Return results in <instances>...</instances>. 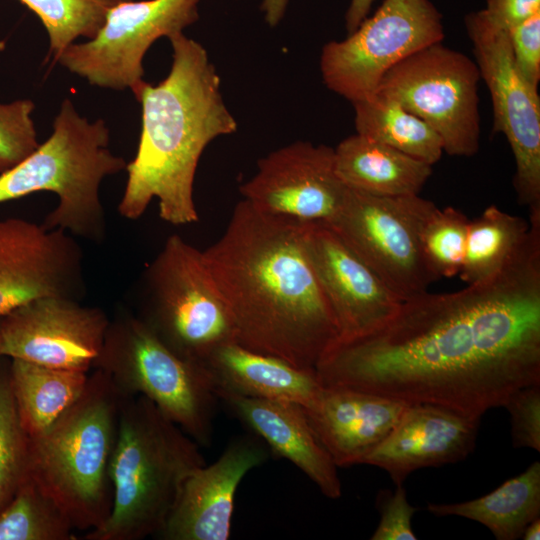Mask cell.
Masks as SVG:
<instances>
[{"mask_svg": "<svg viewBox=\"0 0 540 540\" xmlns=\"http://www.w3.org/2000/svg\"><path fill=\"white\" fill-rule=\"evenodd\" d=\"M498 274L403 300L373 330L337 339L315 366L324 387L480 419L518 388L540 383V218Z\"/></svg>", "mask_w": 540, "mask_h": 540, "instance_id": "6da1fadb", "label": "cell"}, {"mask_svg": "<svg viewBox=\"0 0 540 540\" xmlns=\"http://www.w3.org/2000/svg\"><path fill=\"white\" fill-rule=\"evenodd\" d=\"M305 225L242 200L221 237L203 254L236 342L315 369L339 332L306 253Z\"/></svg>", "mask_w": 540, "mask_h": 540, "instance_id": "7a4b0ae2", "label": "cell"}, {"mask_svg": "<svg viewBox=\"0 0 540 540\" xmlns=\"http://www.w3.org/2000/svg\"><path fill=\"white\" fill-rule=\"evenodd\" d=\"M168 39L167 77L156 85L143 80L132 90L141 104L142 125L118 211L136 220L156 198L162 220L185 225L198 220L193 184L203 151L217 137L234 133L237 122L206 49L183 32Z\"/></svg>", "mask_w": 540, "mask_h": 540, "instance_id": "3957f363", "label": "cell"}, {"mask_svg": "<svg viewBox=\"0 0 540 540\" xmlns=\"http://www.w3.org/2000/svg\"><path fill=\"white\" fill-rule=\"evenodd\" d=\"M205 464L199 444L142 395L127 396L110 463L113 503L84 540H142L164 527L186 478Z\"/></svg>", "mask_w": 540, "mask_h": 540, "instance_id": "277c9868", "label": "cell"}, {"mask_svg": "<svg viewBox=\"0 0 540 540\" xmlns=\"http://www.w3.org/2000/svg\"><path fill=\"white\" fill-rule=\"evenodd\" d=\"M126 397L94 369L77 401L47 429L28 436L30 475L77 530L100 527L111 512L110 463Z\"/></svg>", "mask_w": 540, "mask_h": 540, "instance_id": "5b68a950", "label": "cell"}, {"mask_svg": "<svg viewBox=\"0 0 540 540\" xmlns=\"http://www.w3.org/2000/svg\"><path fill=\"white\" fill-rule=\"evenodd\" d=\"M103 119L90 122L70 99H64L49 138L12 169L0 174V203L48 191L58 203L41 223L89 242L101 243L107 232L100 185L126 170L127 162L109 147Z\"/></svg>", "mask_w": 540, "mask_h": 540, "instance_id": "8992f818", "label": "cell"}, {"mask_svg": "<svg viewBox=\"0 0 540 540\" xmlns=\"http://www.w3.org/2000/svg\"><path fill=\"white\" fill-rule=\"evenodd\" d=\"M93 369L125 395L149 399L199 445L210 443L219 399L206 369L170 349L132 310L110 318Z\"/></svg>", "mask_w": 540, "mask_h": 540, "instance_id": "52a82bcc", "label": "cell"}, {"mask_svg": "<svg viewBox=\"0 0 540 540\" xmlns=\"http://www.w3.org/2000/svg\"><path fill=\"white\" fill-rule=\"evenodd\" d=\"M133 312L170 349L202 364L236 342L234 325L203 251L171 235L144 269Z\"/></svg>", "mask_w": 540, "mask_h": 540, "instance_id": "ba28073f", "label": "cell"}, {"mask_svg": "<svg viewBox=\"0 0 540 540\" xmlns=\"http://www.w3.org/2000/svg\"><path fill=\"white\" fill-rule=\"evenodd\" d=\"M436 205L418 195L378 196L348 188L329 223L402 301L439 278L424 255L421 231Z\"/></svg>", "mask_w": 540, "mask_h": 540, "instance_id": "9c48e42d", "label": "cell"}, {"mask_svg": "<svg viewBox=\"0 0 540 540\" xmlns=\"http://www.w3.org/2000/svg\"><path fill=\"white\" fill-rule=\"evenodd\" d=\"M480 80L474 60L438 42L391 68L376 93L425 121L440 136L444 152L471 157L480 147Z\"/></svg>", "mask_w": 540, "mask_h": 540, "instance_id": "30bf717a", "label": "cell"}, {"mask_svg": "<svg viewBox=\"0 0 540 540\" xmlns=\"http://www.w3.org/2000/svg\"><path fill=\"white\" fill-rule=\"evenodd\" d=\"M443 39L442 15L430 0H384L348 37L324 45L323 81L351 103L367 99L391 68Z\"/></svg>", "mask_w": 540, "mask_h": 540, "instance_id": "8fae6325", "label": "cell"}, {"mask_svg": "<svg viewBox=\"0 0 540 540\" xmlns=\"http://www.w3.org/2000/svg\"><path fill=\"white\" fill-rule=\"evenodd\" d=\"M480 78L493 106V132L502 133L512 150L513 185L529 216L540 215V97L517 68L508 30L490 22L481 10L465 16Z\"/></svg>", "mask_w": 540, "mask_h": 540, "instance_id": "7c38bea8", "label": "cell"}, {"mask_svg": "<svg viewBox=\"0 0 540 540\" xmlns=\"http://www.w3.org/2000/svg\"><path fill=\"white\" fill-rule=\"evenodd\" d=\"M199 1L122 2L109 12L94 38L71 44L54 60L91 85L132 91L143 81V58L150 46L196 22Z\"/></svg>", "mask_w": 540, "mask_h": 540, "instance_id": "4fadbf2b", "label": "cell"}, {"mask_svg": "<svg viewBox=\"0 0 540 540\" xmlns=\"http://www.w3.org/2000/svg\"><path fill=\"white\" fill-rule=\"evenodd\" d=\"M110 318L99 307L66 297H42L0 317V357L89 372Z\"/></svg>", "mask_w": 540, "mask_h": 540, "instance_id": "5bb4252c", "label": "cell"}, {"mask_svg": "<svg viewBox=\"0 0 540 540\" xmlns=\"http://www.w3.org/2000/svg\"><path fill=\"white\" fill-rule=\"evenodd\" d=\"M83 253L74 236L22 218L0 219V317L42 297L82 301Z\"/></svg>", "mask_w": 540, "mask_h": 540, "instance_id": "9a60e30c", "label": "cell"}, {"mask_svg": "<svg viewBox=\"0 0 540 540\" xmlns=\"http://www.w3.org/2000/svg\"><path fill=\"white\" fill-rule=\"evenodd\" d=\"M257 167L240 192L268 214L330 223L348 191L336 171L334 148L326 145L297 141L263 157Z\"/></svg>", "mask_w": 540, "mask_h": 540, "instance_id": "2e32d148", "label": "cell"}, {"mask_svg": "<svg viewBox=\"0 0 540 540\" xmlns=\"http://www.w3.org/2000/svg\"><path fill=\"white\" fill-rule=\"evenodd\" d=\"M309 262L337 324L338 339L367 333L390 318L402 300L327 222H306Z\"/></svg>", "mask_w": 540, "mask_h": 540, "instance_id": "e0dca14e", "label": "cell"}, {"mask_svg": "<svg viewBox=\"0 0 540 540\" xmlns=\"http://www.w3.org/2000/svg\"><path fill=\"white\" fill-rule=\"evenodd\" d=\"M268 450L250 435L232 440L213 463L195 469L156 538L227 540L231 536L235 495L244 476L263 464Z\"/></svg>", "mask_w": 540, "mask_h": 540, "instance_id": "ac0fdd59", "label": "cell"}, {"mask_svg": "<svg viewBox=\"0 0 540 540\" xmlns=\"http://www.w3.org/2000/svg\"><path fill=\"white\" fill-rule=\"evenodd\" d=\"M480 419L428 403L408 404L388 436L360 464L385 470L396 485L413 471L465 459L476 444Z\"/></svg>", "mask_w": 540, "mask_h": 540, "instance_id": "d6986e66", "label": "cell"}, {"mask_svg": "<svg viewBox=\"0 0 540 540\" xmlns=\"http://www.w3.org/2000/svg\"><path fill=\"white\" fill-rule=\"evenodd\" d=\"M408 403L345 387H324L302 407L337 467L361 460L393 430Z\"/></svg>", "mask_w": 540, "mask_h": 540, "instance_id": "ffe728a7", "label": "cell"}, {"mask_svg": "<svg viewBox=\"0 0 540 540\" xmlns=\"http://www.w3.org/2000/svg\"><path fill=\"white\" fill-rule=\"evenodd\" d=\"M231 412L270 449L299 468L330 499L342 495L337 466L298 404L220 393Z\"/></svg>", "mask_w": 540, "mask_h": 540, "instance_id": "44dd1931", "label": "cell"}, {"mask_svg": "<svg viewBox=\"0 0 540 540\" xmlns=\"http://www.w3.org/2000/svg\"><path fill=\"white\" fill-rule=\"evenodd\" d=\"M202 365L216 395L230 393L307 407L322 388L315 369L296 367L275 356L250 350L235 341L216 348Z\"/></svg>", "mask_w": 540, "mask_h": 540, "instance_id": "7402d4cb", "label": "cell"}, {"mask_svg": "<svg viewBox=\"0 0 540 540\" xmlns=\"http://www.w3.org/2000/svg\"><path fill=\"white\" fill-rule=\"evenodd\" d=\"M338 176L350 189L378 196L418 195L432 166L359 134L334 148Z\"/></svg>", "mask_w": 540, "mask_h": 540, "instance_id": "603a6c76", "label": "cell"}, {"mask_svg": "<svg viewBox=\"0 0 540 540\" xmlns=\"http://www.w3.org/2000/svg\"><path fill=\"white\" fill-rule=\"evenodd\" d=\"M433 515L460 516L486 526L498 540L521 538L525 527L540 517V463L508 479L479 498L448 504L429 503Z\"/></svg>", "mask_w": 540, "mask_h": 540, "instance_id": "cb8c5ba5", "label": "cell"}, {"mask_svg": "<svg viewBox=\"0 0 540 540\" xmlns=\"http://www.w3.org/2000/svg\"><path fill=\"white\" fill-rule=\"evenodd\" d=\"M10 360V387L21 425L29 437L55 422L86 387L87 372Z\"/></svg>", "mask_w": 540, "mask_h": 540, "instance_id": "d4e9b609", "label": "cell"}, {"mask_svg": "<svg viewBox=\"0 0 540 540\" xmlns=\"http://www.w3.org/2000/svg\"><path fill=\"white\" fill-rule=\"evenodd\" d=\"M356 133L431 166L444 152L440 136L396 100L375 93L353 102Z\"/></svg>", "mask_w": 540, "mask_h": 540, "instance_id": "484cf974", "label": "cell"}, {"mask_svg": "<svg viewBox=\"0 0 540 540\" xmlns=\"http://www.w3.org/2000/svg\"><path fill=\"white\" fill-rule=\"evenodd\" d=\"M529 230V220L487 207L469 221L461 280L469 285L498 274L521 250Z\"/></svg>", "mask_w": 540, "mask_h": 540, "instance_id": "4316f807", "label": "cell"}, {"mask_svg": "<svg viewBox=\"0 0 540 540\" xmlns=\"http://www.w3.org/2000/svg\"><path fill=\"white\" fill-rule=\"evenodd\" d=\"M73 530L64 510L30 474L0 511V540H72Z\"/></svg>", "mask_w": 540, "mask_h": 540, "instance_id": "83f0119b", "label": "cell"}, {"mask_svg": "<svg viewBox=\"0 0 540 540\" xmlns=\"http://www.w3.org/2000/svg\"><path fill=\"white\" fill-rule=\"evenodd\" d=\"M45 27L50 54L55 59L80 37L94 38L109 12L130 0H19Z\"/></svg>", "mask_w": 540, "mask_h": 540, "instance_id": "f1b7e54d", "label": "cell"}, {"mask_svg": "<svg viewBox=\"0 0 540 540\" xmlns=\"http://www.w3.org/2000/svg\"><path fill=\"white\" fill-rule=\"evenodd\" d=\"M29 437L23 429L9 381V364L0 366V511L28 478Z\"/></svg>", "mask_w": 540, "mask_h": 540, "instance_id": "f546056e", "label": "cell"}, {"mask_svg": "<svg viewBox=\"0 0 540 540\" xmlns=\"http://www.w3.org/2000/svg\"><path fill=\"white\" fill-rule=\"evenodd\" d=\"M469 220L461 211L437 207L425 221L421 231V242L425 258L434 274L453 277L462 267Z\"/></svg>", "mask_w": 540, "mask_h": 540, "instance_id": "4dcf8cb0", "label": "cell"}, {"mask_svg": "<svg viewBox=\"0 0 540 540\" xmlns=\"http://www.w3.org/2000/svg\"><path fill=\"white\" fill-rule=\"evenodd\" d=\"M34 109L30 99L0 103V174L15 167L40 144L32 119Z\"/></svg>", "mask_w": 540, "mask_h": 540, "instance_id": "1f68e13d", "label": "cell"}, {"mask_svg": "<svg viewBox=\"0 0 540 540\" xmlns=\"http://www.w3.org/2000/svg\"><path fill=\"white\" fill-rule=\"evenodd\" d=\"M503 407L510 415L511 438L514 448L540 451V383L513 391Z\"/></svg>", "mask_w": 540, "mask_h": 540, "instance_id": "d6a6232c", "label": "cell"}, {"mask_svg": "<svg viewBox=\"0 0 540 540\" xmlns=\"http://www.w3.org/2000/svg\"><path fill=\"white\" fill-rule=\"evenodd\" d=\"M394 492L382 489L376 496V508L380 513V521L371 540H415L417 539L411 525L417 508L407 499L403 484L396 485Z\"/></svg>", "mask_w": 540, "mask_h": 540, "instance_id": "836d02e7", "label": "cell"}, {"mask_svg": "<svg viewBox=\"0 0 540 540\" xmlns=\"http://www.w3.org/2000/svg\"><path fill=\"white\" fill-rule=\"evenodd\" d=\"M514 62L523 77L538 88L540 81V11L508 29Z\"/></svg>", "mask_w": 540, "mask_h": 540, "instance_id": "e575fe53", "label": "cell"}, {"mask_svg": "<svg viewBox=\"0 0 540 540\" xmlns=\"http://www.w3.org/2000/svg\"><path fill=\"white\" fill-rule=\"evenodd\" d=\"M375 0H351L345 15L346 29L353 32L367 17Z\"/></svg>", "mask_w": 540, "mask_h": 540, "instance_id": "d590c367", "label": "cell"}, {"mask_svg": "<svg viewBox=\"0 0 540 540\" xmlns=\"http://www.w3.org/2000/svg\"><path fill=\"white\" fill-rule=\"evenodd\" d=\"M289 0H263L261 9L264 12L266 22L274 27L282 19Z\"/></svg>", "mask_w": 540, "mask_h": 540, "instance_id": "8d00e7d4", "label": "cell"}, {"mask_svg": "<svg viewBox=\"0 0 540 540\" xmlns=\"http://www.w3.org/2000/svg\"><path fill=\"white\" fill-rule=\"evenodd\" d=\"M521 538L524 540L540 539V517L535 518L525 527Z\"/></svg>", "mask_w": 540, "mask_h": 540, "instance_id": "74e56055", "label": "cell"}, {"mask_svg": "<svg viewBox=\"0 0 540 540\" xmlns=\"http://www.w3.org/2000/svg\"><path fill=\"white\" fill-rule=\"evenodd\" d=\"M1 358V357H0Z\"/></svg>", "mask_w": 540, "mask_h": 540, "instance_id": "f35d334b", "label": "cell"}]
</instances>
